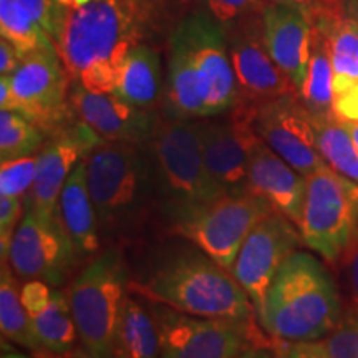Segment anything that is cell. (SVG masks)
Here are the masks:
<instances>
[{
  "label": "cell",
  "instance_id": "obj_45",
  "mask_svg": "<svg viewBox=\"0 0 358 358\" xmlns=\"http://www.w3.org/2000/svg\"><path fill=\"white\" fill-rule=\"evenodd\" d=\"M64 2H65V3H66V0H64ZM66 6H69V3H66Z\"/></svg>",
  "mask_w": 358,
  "mask_h": 358
},
{
  "label": "cell",
  "instance_id": "obj_6",
  "mask_svg": "<svg viewBox=\"0 0 358 358\" xmlns=\"http://www.w3.org/2000/svg\"><path fill=\"white\" fill-rule=\"evenodd\" d=\"M153 164L156 206L169 229L222 198L226 192L208 171L201 143V120H159L148 141Z\"/></svg>",
  "mask_w": 358,
  "mask_h": 358
},
{
  "label": "cell",
  "instance_id": "obj_2",
  "mask_svg": "<svg viewBox=\"0 0 358 358\" xmlns=\"http://www.w3.org/2000/svg\"><path fill=\"white\" fill-rule=\"evenodd\" d=\"M136 43V0H92L70 8L57 48L75 83L93 93H115L122 66Z\"/></svg>",
  "mask_w": 358,
  "mask_h": 358
},
{
  "label": "cell",
  "instance_id": "obj_29",
  "mask_svg": "<svg viewBox=\"0 0 358 358\" xmlns=\"http://www.w3.org/2000/svg\"><path fill=\"white\" fill-rule=\"evenodd\" d=\"M0 34L17 48L22 58L57 47L17 0H0Z\"/></svg>",
  "mask_w": 358,
  "mask_h": 358
},
{
  "label": "cell",
  "instance_id": "obj_32",
  "mask_svg": "<svg viewBox=\"0 0 358 358\" xmlns=\"http://www.w3.org/2000/svg\"><path fill=\"white\" fill-rule=\"evenodd\" d=\"M17 2L34 17L58 47L70 13V7L64 0H17Z\"/></svg>",
  "mask_w": 358,
  "mask_h": 358
},
{
  "label": "cell",
  "instance_id": "obj_30",
  "mask_svg": "<svg viewBox=\"0 0 358 358\" xmlns=\"http://www.w3.org/2000/svg\"><path fill=\"white\" fill-rule=\"evenodd\" d=\"M45 146L42 128L17 111H0V159H19L38 155Z\"/></svg>",
  "mask_w": 358,
  "mask_h": 358
},
{
  "label": "cell",
  "instance_id": "obj_12",
  "mask_svg": "<svg viewBox=\"0 0 358 358\" xmlns=\"http://www.w3.org/2000/svg\"><path fill=\"white\" fill-rule=\"evenodd\" d=\"M13 274L24 280H42L60 289L80 262L57 214L25 208L7 257Z\"/></svg>",
  "mask_w": 358,
  "mask_h": 358
},
{
  "label": "cell",
  "instance_id": "obj_15",
  "mask_svg": "<svg viewBox=\"0 0 358 358\" xmlns=\"http://www.w3.org/2000/svg\"><path fill=\"white\" fill-rule=\"evenodd\" d=\"M254 129L290 166L310 176L325 166L313 116L297 93L261 103L254 110Z\"/></svg>",
  "mask_w": 358,
  "mask_h": 358
},
{
  "label": "cell",
  "instance_id": "obj_43",
  "mask_svg": "<svg viewBox=\"0 0 358 358\" xmlns=\"http://www.w3.org/2000/svg\"><path fill=\"white\" fill-rule=\"evenodd\" d=\"M62 358H95V357H93L92 353H88V352L85 350V348L82 347V348H75L73 352L69 353V355L62 357Z\"/></svg>",
  "mask_w": 358,
  "mask_h": 358
},
{
  "label": "cell",
  "instance_id": "obj_17",
  "mask_svg": "<svg viewBox=\"0 0 358 358\" xmlns=\"http://www.w3.org/2000/svg\"><path fill=\"white\" fill-rule=\"evenodd\" d=\"M101 140L98 134L78 118L60 131L52 134L42 150L38 151L37 178L25 196V208L45 214H57L58 198L73 168Z\"/></svg>",
  "mask_w": 358,
  "mask_h": 358
},
{
  "label": "cell",
  "instance_id": "obj_14",
  "mask_svg": "<svg viewBox=\"0 0 358 358\" xmlns=\"http://www.w3.org/2000/svg\"><path fill=\"white\" fill-rule=\"evenodd\" d=\"M254 110V105L239 101L219 120H201L206 168L226 194L249 191V155L257 138Z\"/></svg>",
  "mask_w": 358,
  "mask_h": 358
},
{
  "label": "cell",
  "instance_id": "obj_16",
  "mask_svg": "<svg viewBox=\"0 0 358 358\" xmlns=\"http://www.w3.org/2000/svg\"><path fill=\"white\" fill-rule=\"evenodd\" d=\"M226 35L241 103L257 106L297 93L267 50L262 17L227 29Z\"/></svg>",
  "mask_w": 358,
  "mask_h": 358
},
{
  "label": "cell",
  "instance_id": "obj_36",
  "mask_svg": "<svg viewBox=\"0 0 358 358\" xmlns=\"http://www.w3.org/2000/svg\"><path fill=\"white\" fill-rule=\"evenodd\" d=\"M25 203L20 198L0 196V254L2 262H7L13 234L24 217Z\"/></svg>",
  "mask_w": 358,
  "mask_h": 358
},
{
  "label": "cell",
  "instance_id": "obj_20",
  "mask_svg": "<svg viewBox=\"0 0 358 358\" xmlns=\"http://www.w3.org/2000/svg\"><path fill=\"white\" fill-rule=\"evenodd\" d=\"M22 302L29 312L42 358H62L77 348L80 337L66 290L42 280H25Z\"/></svg>",
  "mask_w": 358,
  "mask_h": 358
},
{
  "label": "cell",
  "instance_id": "obj_18",
  "mask_svg": "<svg viewBox=\"0 0 358 358\" xmlns=\"http://www.w3.org/2000/svg\"><path fill=\"white\" fill-rule=\"evenodd\" d=\"M70 105L105 141L146 145L159 124L153 110L138 108L116 93L88 92L78 83L70 92Z\"/></svg>",
  "mask_w": 358,
  "mask_h": 358
},
{
  "label": "cell",
  "instance_id": "obj_37",
  "mask_svg": "<svg viewBox=\"0 0 358 358\" xmlns=\"http://www.w3.org/2000/svg\"><path fill=\"white\" fill-rule=\"evenodd\" d=\"M272 340V352L275 358H330L322 342H287Z\"/></svg>",
  "mask_w": 358,
  "mask_h": 358
},
{
  "label": "cell",
  "instance_id": "obj_9",
  "mask_svg": "<svg viewBox=\"0 0 358 358\" xmlns=\"http://www.w3.org/2000/svg\"><path fill=\"white\" fill-rule=\"evenodd\" d=\"M159 334V358H237L250 345H272L259 322L206 319L150 302Z\"/></svg>",
  "mask_w": 358,
  "mask_h": 358
},
{
  "label": "cell",
  "instance_id": "obj_25",
  "mask_svg": "<svg viewBox=\"0 0 358 358\" xmlns=\"http://www.w3.org/2000/svg\"><path fill=\"white\" fill-rule=\"evenodd\" d=\"M313 24L329 34L332 43L334 96L358 85V19L355 15L320 17Z\"/></svg>",
  "mask_w": 358,
  "mask_h": 358
},
{
  "label": "cell",
  "instance_id": "obj_24",
  "mask_svg": "<svg viewBox=\"0 0 358 358\" xmlns=\"http://www.w3.org/2000/svg\"><path fill=\"white\" fill-rule=\"evenodd\" d=\"M301 100L315 118L335 113L332 43L329 34L317 24L312 27L310 57H308L307 78Z\"/></svg>",
  "mask_w": 358,
  "mask_h": 358
},
{
  "label": "cell",
  "instance_id": "obj_40",
  "mask_svg": "<svg viewBox=\"0 0 358 358\" xmlns=\"http://www.w3.org/2000/svg\"><path fill=\"white\" fill-rule=\"evenodd\" d=\"M22 55L17 52V48L8 42V40H0V75L2 77H10L15 73L22 64Z\"/></svg>",
  "mask_w": 358,
  "mask_h": 358
},
{
  "label": "cell",
  "instance_id": "obj_34",
  "mask_svg": "<svg viewBox=\"0 0 358 358\" xmlns=\"http://www.w3.org/2000/svg\"><path fill=\"white\" fill-rule=\"evenodd\" d=\"M320 342L330 358H358V317L343 313L337 329Z\"/></svg>",
  "mask_w": 358,
  "mask_h": 358
},
{
  "label": "cell",
  "instance_id": "obj_41",
  "mask_svg": "<svg viewBox=\"0 0 358 358\" xmlns=\"http://www.w3.org/2000/svg\"><path fill=\"white\" fill-rule=\"evenodd\" d=\"M237 358H275L272 345H250Z\"/></svg>",
  "mask_w": 358,
  "mask_h": 358
},
{
  "label": "cell",
  "instance_id": "obj_19",
  "mask_svg": "<svg viewBox=\"0 0 358 358\" xmlns=\"http://www.w3.org/2000/svg\"><path fill=\"white\" fill-rule=\"evenodd\" d=\"M264 40L272 60L301 96L307 78L313 22L302 8L268 2L262 13Z\"/></svg>",
  "mask_w": 358,
  "mask_h": 358
},
{
  "label": "cell",
  "instance_id": "obj_39",
  "mask_svg": "<svg viewBox=\"0 0 358 358\" xmlns=\"http://www.w3.org/2000/svg\"><path fill=\"white\" fill-rule=\"evenodd\" d=\"M334 111L340 120L358 122V85L334 96Z\"/></svg>",
  "mask_w": 358,
  "mask_h": 358
},
{
  "label": "cell",
  "instance_id": "obj_8",
  "mask_svg": "<svg viewBox=\"0 0 358 358\" xmlns=\"http://www.w3.org/2000/svg\"><path fill=\"white\" fill-rule=\"evenodd\" d=\"M303 244L337 266L358 232V185L329 164L307 176L299 224Z\"/></svg>",
  "mask_w": 358,
  "mask_h": 358
},
{
  "label": "cell",
  "instance_id": "obj_13",
  "mask_svg": "<svg viewBox=\"0 0 358 358\" xmlns=\"http://www.w3.org/2000/svg\"><path fill=\"white\" fill-rule=\"evenodd\" d=\"M302 244L299 227L277 211L264 217L245 237L231 272L249 295L256 319L262 315L267 292L282 264Z\"/></svg>",
  "mask_w": 358,
  "mask_h": 358
},
{
  "label": "cell",
  "instance_id": "obj_33",
  "mask_svg": "<svg viewBox=\"0 0 358 358\" xmlns=\"http://www.w3.org/2000/svg\"><path fill=\"white\" fill-rule=\"evenodd\" d=\"M209 12L224 30L243 24L250 19L262 17L267 0H206Z\"/></svg>",
  "mask_w": 358,
  "mask_h": 358
},
{
  "label": "cell",
  "instance_id": "obj_44",
  "mask_svg": "<svg viewBox=\"0 0 358 358\" xmlns=\"http://www.w3.org/2000/svg\"><path fill=\"white\" fill-rule=\"evenodd\" d=\"M88 2H92V0H66V3H69L70 8L85 6V3H88Z\"/></svg>",
  "mask_w": 358,
  "mask_h": 358
},
{
  "label": "cell",
  "instance_id": "obj_26",
  "mask_svg": "<svg viewBox=\"0 0 358 358\" xmlns=\"http://www.w3.org/2000/svg\"><path fill=\"white\" fill-rule=\"evenodd\" d=\"M116 358H159V334L150 308L127 295L120 315Z\"/></svg>",
  "mask_w": 358,
  "mask_h": 358
},
{
  "label": "cell",
  "instance_id": "obj_46",
  "mask_svg": "<svg viewBox=\"0 0 358 358\" xmlns=\"http://www.w3.org/2000/svg\"><path fill=\"white\" fill-rule=\"evenodd\" d=\"M355 17H357V19H358V12H357V15H355Z\"/></svg>",
  "mask_w": 358,
  "mask_h": 358
},
{
  "label": "cell",
  "instance_id": "obj_31",
  "mask_svg": "<svg viewBox=\"0 0 358 358\" xmlns=\"http://www.w3.org/2000/svg\"><path fill=\"white\" fill-rule=\"evenodd\" d=\"M37 155L19 159L2 161L0 164V196L25 199L37 178Z\"/></svg>",
  "mask_w": 358,
  "mask_h": 358
},
{
  "label": "cell",
  "instance_id": "obj_4",
  "mask_svg": "<svg viewBox=\"0 0 358 358\" xmlns=\"http://www.w3.org/2000/svg\"><path fill=\"white\" fill-rule=\"evenodd\" d=\"M343 313L332 272L319 257L295 250L272 280L257 322L271 338L319 342L337 329Z\"/></svg>",
  "mask_w": 358,
  "mask_h": 358
},
{
  "label": "cell",
  "instance_id": "obj_21",
  "mask_svg": "<svg viewBox=\"0 0 358 358\" xmlns=\"http://www.w3.org/2000/svg\"><path fill=\"white\" fill-rule=\"evenodd\" d=\"M249 192L266 199L277 213L299 227L307 192V176L290 166L259 136L250 146Z\"/></svg>",
  "mask_w": 358,
  "mask_h": 358
},
{
  "label": "cell",
  "instance_id": "obj_28",
  "mask_svg": "<svg viewBox=\"0 0 358 358\" xmlns=\"http://www.w3.org/2000/svg\"><path fill=\"white\" fill-rule=\"evenodd\" d=\"M313 124L325 163L358 185V150L342 120L335 113L320 118L313 116Z\"/></svg>",
  "mask_w": 358,
  "mask_h": 358
},
{
  "label": "cell",
  "instance_id": "obj_42",
  "mask_svg": "<svg viewBox=\"0 0 358 358\" xmlns=\"http://www.w3.org/2000/svg\"><path fill=\"white\" fill-rule=\"evenodd\" d=\"M0 358H34V357L17 352L15 348H12L10 345H8L6 338H2V355H0Z\"/></svg>",
  "mask_w": 358,
  "mask_h": 358
},
{
  "label": "cell",
  "instance_id": "obj_11",
  "mask_svg": "<svg viewBox=\"0 0 358 358\" xmlns=\"http://www.w3.org/2000/svg\"><path fill=\"white\" fill-rule=\"evenodd\" d=\"M274 211L266 199L249 191L224 194L176 224L171 231L231 271L245 237Z\"/></svg>",
  "mask_w": 358,
  "mask_h": 358
},
{
  "label": "cell",
  "instance_id": "obj_7",
  "mask_svg": "<svg viewBox=\"0 0 358 358\" xmlns=\"http://www.w3.org/2000/svg\"><path fill=\"white\" fill-rule=\"evenodd\" d=\"M128 285L123 250L111 244L85 264L66 289L80 343L95 358H116L120 315Z\"/></svg>",
  "mask_w": 358,
  "mask_h": 358
},
{
  "label": "cell",
  "instance_id": "obj_35",
  "mask_svg": "<svg viewBox=\"0 0 358 358\" xmlns=\"http://www.w3.org/2000/svg\"><path fill=\"white\" fill-rule=\"evenodd\" d=\"M337 267L342 274L343 308L348 315L358 317V232Z\"/></svg>",
  "mask_w": 358,
  "mask_h": 358
},
{
  "label": "cell",
  "instance_id": "obj_10",
  "mask_svg": "<svg viewBox=\"0 0 358 358\" xmlns=\"http://www.w3.org/2000/svg\"><path fill=\"white\" fill-rule=\"evenodd\" d=\"M69 80L57 47L35 52L22 60L10 77L0 78V108L17 111L55 134L69 124Z\"/></svg>",
  "mask_w": 358,
  "mask_h": 358
},
{
  "label": "cell",
  "instance_id": "obj_38",
  "mask_svg": "<svg viewBox=\"0 0 358 358\" xmlns=\"http://www.w3.org/2000/svg\"><path fill=\"white\" fill-rule=\"evenodd\" d=\"M271 2L290 3V6L302 8L310 17L312 22L320 19V17L337 15V13L343 12L340 0H271Z\"/></svg>",
  "mask_w": 358,
  "mask_h": 358
},
{
  "label": "cell",
  "instance_id": "obj_1",
  "mask_svg": "<svg viewBox=\"0 0 358 358\" xmlns=\"http://www.w3.org/2000/svg\"><path fill=\"white\" fill-rule=\"evenodd\" d=\"M239 101L224 27L194 12L169 40L166 108L171 118L204 120L229 113Z\"/></svg>",
  "mask_w": 358,
  "mask_h": 358
},
{
  "label": "cell",
  "instance_id": "obj_27",
  "mask_svg": "<svg viewBox=\"0 0 358 358\" xmlns=\"http://www.w3.org/2000/svg\"><path fill=\"white\" fill-rule=\"evenodd\" d=\"M20 279L13 274L8 262H2L0 271V330L2 338L15 343L42 358V350L35 338L29 312L22 302Z\"/></svg>",
  "mask_w": 358,
  "mask_h": 358
},
{
  "label": "cell",
  "instance_id": "obj_22",
  "mask_svg": "<svg viewBox=\"0 0 358 358\" xmlns=\"http://www.w3.org/2000/svg\"><path fill=\"white\" fill-rule=\"evenodd\" d=\"M64 229L82 261H92L101 252V231L87 181V166L80 161L65 181L57 206Z\"/></svg>",
  "mask_w": 358,
  "mask_h": 358
},
{
  "label": "cell",
  "instance_id": "obj_23",
  "mask_svg": "<svg viewBox=\"0 0 358 358\" xmlns=\"http://www.w3.org/2000/svg\"><path fill=\"white\" fill-rule=\"evenodd\" d=\"M115 93L143 110H153L161 95V62L150 45L136 43L120 71Z\"/></svg>",
  "mask_w": 358,
  "mask_h": 358
},
{
  "label": "cell",
  "instance_id": "obj_3",
  "mask_svg": "<svg viewBox=\"0 0 358 358\" xmlns=\"http://www.w3.org/2000/svg\"><path fill=\"white\" fill-rule=\"evenodd\" d=\"M129 292L148 302L206 319L257 322L249 295L229 268L194 248L179 249L141 280H131Z\"/></svg>",
  "mask_w": 358,
  "mask_h": 358
},
{
  "label": "cell",
  "instance_id": "obj_5",
  "mask_svg": "<svg viewBox=\"0 0 358 358\" xmlns=\"http://www.w3.org/2000/svg\"><path fill=\"white\" fill-rule=\"evenodd\" d=\"M83 163L101 237L127 239L138 234L156 206L148 143L101 141L85 156Z\"/></svg>",
  "mask_w": 358,
  "mask_h": 358
}]
</instances>
